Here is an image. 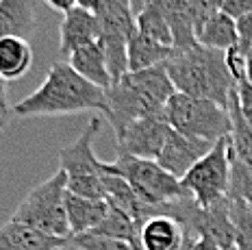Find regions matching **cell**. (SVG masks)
I'll return each instance as SVG.
<instances>
[{"mask_svg": "<svg viewBox=\"0 0 252 250\" xmlns=\"http://www.w3.org/2000/svg\"><path fill=\"white\" fill-rule=\"evenodd\" d=\"M98 2H100V0H76V7L87 9V11H96Z\"/></svg>", "mask_w": 252, "mask_h": 250, "instance_id": "cell-37", "label": "cell"}, {"mask_svg": "<svg viewBox=\"0 0 252 250\" xmlns=\"http://www.w3.org/2000/svg\"><path fill=\"white\" fill-rule=\"evenodd\" d=\"M246 79H248L252 85V46H250L248 55H246Z\"/></svg>", "mask_w": 252, "mask_h": 250, "instance_id": "cell-38", "label": "cell"}, {"mask_svg": "<svg viewBox=\"0 0 252 250\" xmlns=\"http://www.w3.org/2000/svg\"><path fill=\"white\" fill-rule=\"evenodd\" d=\"M165 70L178 94L230 107L237 81L226 63V53L202 44H193L185 50L174 48V55L165 61Z\"/></svg>", "mask_w": 252, "mask_h": 250, "instance_id": "cell-2", "label": "cell"}, {"mask_svg": "<svg viewBox=\"0 0 252 250\" xmlns=\"http://www.w3.org/2000/svg\"><path fill=\"white\" fill-rule=\"evenodd\" d=\"M67 207V220H70L72 237L83 235V233H92L98 226L109 211V202L104 198H83L72 191L65 196Z\"/></svg>", "mask_w": 252, "mask_h": 250, "instance_id": "cell-18", "label": "cell"}, {"mask_svg": "<svg viewBox=\"0 0 252 250\" xmlns=\"http://www.w3.org/2000/svg\"><path fill=\"white\" fill-rule=\"evenodd\" d=\"M100 41L113 83L128 72V41L137 33V15L128 0H100L96 7Z\"/></svg>", "mask_w": 252, "mask_h": 250, "instance_id": "cell-8", "label": "cell"}, {"mask_svg": "<svg viewBox=\"0 0 252 250\" xmlns=\"http://www.w3.org/2000/svg\"><path fill=\"white\" fill-rule=\"evenodd\" d=\"M170 128L172 126L165 120V116H150V118L135 120L122 133L115 135L118 137V153L157 161Z\"/></svg>", "mask_w": 252, "mask_h": 250, "instance_id": "cell-10", "label": "cell"}, {"mask_svg": "<svg viewBox=\"0 0 252 250\" xmlns=\"http://www.w3.org/2000/svg\"><path fill=\"white\" fill-rule=\"evenodd\" d=\"M46 4H48L50 9H55V11L65 15L67 11H72V9L76 7V0H46Z\"/></svg>", "mask_w": 252, "mask_h": 250, "instance_id": "cell-35", "label": "cell"}, {"mask_svg": "<svg viewBox=\"0 0 252 250\" xmlns=\"http://www.w3.org/2000/svg\"><path fill=\"white\" fill-rule=\"evenodd\" d=\"M0 128H2V126H0Z\"/></svg>", "mask_w": 252, "mask_h": 250, "instance_id": "cell-43", "label": "cell"}, {"mask_svg": "<svg viewBox=\"0 0 252 250\" xmlns=\"http://www.w3.org/2000/svg\"><path fill=\"white\" fill-rule=\"evenodd\" d=\"M191 250H222V248H220L211 237L200 235V237H196V239L191 242Z\"/></svg>", "mask_w": 252, "mask_h": 250, "instance_id": "cell-34", "label": "cell"}, {"mask_svg": "<svg viewBox=\"0 0 252 250\" xmlns=\"http://www.w3.org/2000/svg\"><path fill=\"white\" fill-rule=\"evenodd\" d=\"M230 196L241 198L252 207V168L237 161L235 157L233 165H230Z\"/></svg>", "mask_w": 252, "mask_h": 250, "instance_id": "cell-28", "label": "cell"}, {"mask_svg": "<svg viewBox=\"0 0 252 250\" xmlns=\"http://www.w3.org/2000/svg\"><path fill=\"white\" fill-rule=\"evenodd\" d=\"M130 2V7H133V11H135V15H139L141 11H144L146 7L152 2V0H128Z\"/></svg>", "mask_w": 252, "mask_h": 250, "instance_id": "cell-36", "label": "cell"}, {"mask_svg": "<svg viewBox=\"0 0 252 250\" xmlns=\"http://www.w3.org/2000/svg\"><path fill=\"white\" fill-rule=\"evenodd\" d=\"M102 189H104V200L111 207H115V209L124 211L128 218H133V220L137 222V226H141L148 218L155 216V209L148 207L135 194V189L122 176L102 170Z\"/></svg>", "mask_w": 252, "mask_h": 250, "instance_id": "cell-14", "label": "cell"}, {"mask_svg": "<svg viewBox=\"0 0 252 250\" xmlns=\"http://www.w3.org/2000/svg\"><path fill=\"white\" fill-rule=\"evenodd\" d=\"M137 31L148 35L152 39H157L159 44L174 48V35H172L170 22L165 20V15L159 11V7H157L155 2H150L148 7L137 15Z\"/></svg>", "mask_w": 252, "mask_h": 250, "instance_id": "cell-26", "label": "cell"}, {"mask_svg": "<svg viewBox=\"0 0 252 250\" xmlns=\"http://www.w3.org/2000/svg\"><path fill=\"white\" fill-rule=\"evenodd\" d=\"M67 63L74 67L83 79L94 83L96 87H100L104 92L111 90L113 79L107 65V55H104L102 41H94V44L78 48L76 53H72L67 57Z\"/></svg>", "mask_w": 252, "mask_h": 250, "instance_id": "cell-17", "label": "cell"}, {"mask_svg": "<svg viewBox=\"0 0 252 250\" xmlns=\"http://www.w3.org/2000/svg\"><path fill=\"white\" fill-rule=\"evenodd\" d=\"M107 111V92L83 79L67 61L52 63L44 83L13 107L18 118Z\"/></svg>", "mask_w": 252, "mask_h": 250, "instance_id": "cell-1", "label": "cell"}, {"mask_svg": "<svg viewBox=\"0 0 252 250\" xmlns=\"http://www.w3.org/2000/svg\"><path fill=\"white\" fill-rule=\"evenodd\" d=\"M100 128V120L94 118L89 126L74 142L65 144L59 153V170L67 176V191L83 198H104L102 161L94 153V137Z\"/></svg>", "mask_w": 252, "mask_h": 250, "instance_id": "cell-7", "label": "cell"}, {"mask_svg": "<svg viewBox=\"0 0 252 250\" xmlns=\"http://www.w3.org/2000/svg\"><path fill=\"white\" fill-rule=\"evenodd\" d=\"M174 94L176 90L165 63L141 72H126L122 79L113 83L111 90H107L104 118L118 135L139 118L165 116V107Z\"/></svg>", "mask_w": 252, "mask_h": 250, "instance_id": "cell-3", "label": "cell"}, {"mask_svg": "<svg viewBox=\"0 0 252 250\" xmlns=\"http://www.w3.org/2000/svg\"><path fill=\"white\" fill-rule=\"evenodd\" d=\"M191 242H193V237H187V239H185V244H183V248H181V250H191Z\"/></svg>", "mask_w": 252, "mask_h": 250, "instance_id": "cell-40", "label": "cell"}, {"mask_svg": "<svg viewBox=\"0 0 252 250\" xmlns=\"http://www.w3.org/2000/svg\"><path fill=\"white\" fill-rule=\"evenodd\" d=\"M230 213L235 224V248L252 250V207L241 198L230 196Z\"/></svg>", "mask_w": 252, "mask_h": 250, "instance_id": "cell-27", "label": "cell"}, {"mask_svg": "<svg viewBox=\"0 0 252 250\" xmlns=\"http://www.w3.org/2000/svg\"><path fill=\"white\" fill-rule=\"evenodd\" d=\"M235 96H237V90H235L233 100H230V118H233L230 153H233V157L237 161H241V163H246V165H250L252 168V126L239 113V107H237Z\"/></svg>", "mask_w": 252, "mask_h": 250, "instance_id": "cell-24", "label": "cell"}, {"mask_svg": "<svg viewBox=\"0 0 252 250\" xmlns=\"http://www.w3.org/2000/svg\"><path fill=\"white\" fill-rule=\"evenodd\" d=\"M230 137H222L213 144L204 157L181 179L183 187L202 209L230 196Z\"/></svg>", "mask_w": 252, "mask_h": 250, "instance_id": "cell-9", "label": "cell"}, {"mask_svg": "<svg viewBox=\"0 0 252 250\" xmlns=\"http://www.w3.org/2000/svg\"><path fill=\"white\" fill-rule=\"evenodd\" d=\"M222 11L233 20H241L252 13V0H222Z\"/></svg>", "mask_w": 252, "mask_h": 250, "instance_id": "cell-32", "label": "cell"}, {"mask_svg": "<svg viewBox=\"0 0 252 250\" xmlns=\"http://www.w3.org/2000/svg\"><path fill=\"white\" fill-rule=\"evenodd\" d=\"M187 231L170 216H152L139 226V244L146 250H181L187 239Z\"/></svg>", "mask_w": 252, "mask_h": 250, "instance_id": "cell-15", "label": "cell"}, {"mask_svg": "<svg viewBox=\"0 0 252 250\" xmlns=\"http://www.w3.org/2000/svg\"><path fill=\"white\" fill-rule=\"evenodd\" d=\"M152 2L159 7V11L170 22L176 50H185V48H191L193 44H198L189 0H152Z\"/></svg>", "mask_w": 252, "mask_h": 250, "instance_id": "cell-20", "label": "cell"}, {"mask_svg": "<svg viewBox=\"0 0 252 250\" xmlns=\"http://www.w3.org/2000/svg\"><path fill=\"white\" fill-rule=\"evenodd\" d=\"M230 250H239V248H230Z\"/></svg>", "mask_w": 252, "mask_h": 250, "instance_id": "cell-42", "label": "cell"}, {"mask_svg": "<svg viewBox=\"0 0 252 250\" xmlns=\"http://www.w3.org/2000/svg\"><path fill=\"white\" fill-rule=\"evenodd\" d=\"M165 120L172 128L191 135V137L218 142L230 137L233 133V118L230 107H224L207 98H193L185 94H174L165 107Z\"/></svg>", "mask_w": 252, "mask_h": 250, "instance_id": "cell-5", "label": "cell"}, {"mask_svg": "<svg viewBox=\"0 0 252 250\" xmlns=\"http://www.w3.org/2000/svg\"><path fill=\"white\" fill-rule=\"evenodd\" d=\"M235 100H237L239 113L252 126V85L246 76H241L237 81V96H235Z\"/></svg>", "mask_w": 252, "mask_h": 250, "instance_id": "cell-31", "label": "cell"}, {"mask_svg": "<svg viewBox=\"0 0 252 250\" xmlns=\"http://www.w3.org/2000/svg\"><path fill=\"white\" fill-rule=\"evenodd\" d=\"M33 67V48L26 37H0V79L18 81Z\"/></svg>", "mask_w": 252, "mask_h": 250, "instance_id": "cell-19", "label": "cell"}, {"mask_svg": "<svg viewBox=\"0 0 252 250\" xmlns=\"http://www.w3.org/2000/svg\"><path fill=\"white\" fill-rule=\"evenodd\" d=\"M237 31H239V44H237L239 53L248 55V50L252 46V13L237 20Z\"/></svg>", "mask_w": 252, "mask_h": 250, "instance_id": "cell-33", "label": "cell"}, {"mask_svg": "<svg viewBox=\"0 0 252 250\" xmlns=\"http://www.w3.org/2000/svg\"><path fill=\"white\" fill-rule=\"evenodd\" d=\"M213 144L215 142L191 137V135H185V133L176 131V128H170L157 163L181 181L183 176L213 148Z\"/></svg>", "mask_w": 252, "mask_h": 250, "instance_id": "cell-11", "label": "cell"}, {"mask_svg": "<svg viewBox=\"0 0 252 250\" xmlns=\"http://www.w3.org/2000/svg\"><path fill=\"white\" fill-rule=\"evenodd\" d=\"M196 41L202 46H207V48H215V50H222V53H228L230 48H235V46L239 44L237 20H233L230 15L220 11L196 33Z\"/></svg>", "mask_w": 252, "mask_h": 250, "instance_id": "cell-23", "label": "cell"}, {"mask_svg": "<svg viewBox=\"0 0 252 250\" xmlns=\"http://www.w3.org/2000/svg\"><path fill=\"white\" fill-rule=\"evenodd\" d=\"M172 55H174V48L159 44L157 39L137 31L128 41V72H141L163 65Z\"/></svg>", "mask_w": 252, "mask_h": 250, "instance_id": "cell-22", "label": "cell"}, {"mask_svg": "<svg viewBox=\"0 0 252 250\" xmlns=\"http://www.w3.org/2000/svg\"><path fill=\"white\" fill-rule=\"evenodd\" d=\"M35 22V0H0V37H29Z\"/></svg>", "mask_w": 252, "mask_h": 250, "instance_id": "cell-21", "label": "cell"}, {"mask_svg": "<svg viewBox=\"0 0 252 250\" xmlns=\"http://www.w3.org/2000/svg\"><path fill=\"white\" fill-rule=\"evenodd\" d=\"M67 176L65 172L59 170L46 179L44 183L35 185L29 191V196L18 205L13 211V220L24 222L29 226H35L39 231L48 233L52 237L72 239V228L67 220Z\"/></svg>", "mask_w": 252, "mask_h": 250, "instance_id": "cell-4", "label": "cell"}, {"mask_svg": "<svg viewBox=\"0 0 252 250\" xmlns=\"http://www.w3.org/2000/svg\"><path fill=\"white\" fill-rule=\"evenodd\" d=\"M130 246H133V250H146V248H144V246H141V244H139V239H137V237H135L133 242H130Z\"/></svg>", "mask_w": 252, "mask_h": 250, "instance_id": "cell-39", "label": "cell"}, {"mask_svg": "<svg viewBox=\"0 0 252 250\" xmlns=\"http://www.w3.org/2000/svg\"><path fill=\"white\" fill-rule=\"evenodd\" d=\"M102 170L126 179L135 189V194L152 209L187 194L181 181L170 172H165L155 159H139L133 155L118 153V157L111 163L102 161Z\"/></svg>", "mask_w": 252, "mask_h": 250, "instance_id": "cell-6", "label": "cell"}, {"mask_svg": "<svg viewBox=\"0 0 252 250\" xmlns=\"http://www.w3.org/2000/svg\"><path fill=\"white\" fill-rule=\"evenodd\" d=\"M59 250H78V248L74 246V242H70V244H65V246L59 248Z\"/></svg>", "mask_w": 252, "mask_h": 250, "instance_id": "cell-41", "label": "cell"}, {"mask_svg": "<svg viewBox=\"0 0 252 250\" xmlns=\"http://www.w3.org/2000/svg\"><path fill=\"white\" fill-rule=\"evenodd\" d=\"M72 242H74V246L78 250H133L130 242L102 237V235H96V233H83V235L72 237Z\"/></svg>", "mask_w": 252, "mask_h": 250, "instance_id": "cell-29", "label": "cell"}, {"mask_svg": "<svg viewBox=\"0 0 252 250\" xmlns=\"http://www.w3.org/2000/svg\"><path fill=\"white\" fill-rule=\"evenodd\" d=\"M94 41H100V27H98L96 13L74 7L63 15L59 29V53L63 57H70L78 48L94 44Z\"/></svg>", "mask_w": 252, "mask_h": 250, "instance_id": "cell-12", "label": "cell"}, {"mask_svg": "<svg viewBox=\"0 0 252 250\" xmlns=\"http://www.w3.org/2000/svg\"><path fill=\"white\" fill-rule=\"evenodd\" d=\"M200 235L211 237L222 250L235 248V224L233 213H230V196L202 209L200 222H198V237Z\"/></svg>", "mask_w": 252, "mask_h": 250, "instance_id": "cell-16", "label": "cell"}, {"mask_svg": "<svg viewBox=\"0 0 252 250\" xmlns=\"http://www.w3.org/2000/svg\"><path fill=\"white\" fill-rule=\"evenodd\" d=\"M72 239L52 237L48 233L9 218L0 226V250H59Z\"/></svg>", "mask_w": 252, "mask_h": 250, "instance_id": "cell-13", "label": "cell"}, {"mask_svg": "<svg viewBox=\"0 0 252 250\" xmlns=\"http://www.w3.org/2000/svg\"><path fill=\"white\" fill-rule=\"evenodd\" d=\"M92 233L102 237H113V239H124V242H133L139 235V226L133 218H128L124 211L115 209L109 205V211L104 216V220L94 228Z\"/></svg>", "mask_w": 252, "mask_h": 250, "instance_id": "cell-25", "label": "cell"}, {"mask_svg": "<svg viewBox=\"0 0 252 250\" xmlns=\"http://www.w3.org/2000/svg\"><path fill=\"white\" fill-rule=\"evenodd\" d=\"M189 7H191L193 29L198 33L213 15H218L222 11V0H189Z\"/></svg>", "mask_w": 252, "mask_h": 250, "instance_id": "cell-30", "label": "cell"}]
</instances>
